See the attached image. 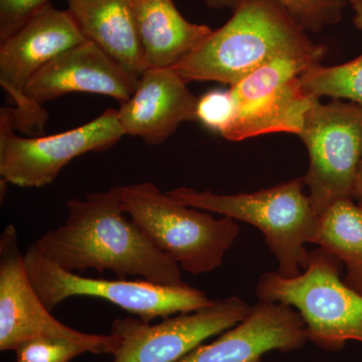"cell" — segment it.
<instances>
[{
	"label": "cell",
	"mask_w": 362,
	"mask_h": 362,
	"mask_svg": "<svg viewBox=\"0 0 362 362\" xmlns=\"http://www.w3.org/2000/svg\"><path fill=\"white\" fill-rule=\"evenodd\" d=\"M324 54L281 57L232 86L235 118L221 136L230 141H242L270 133L301 134L307 114L319 99L305 89L301 76L320 64Z\"/></svg>",
	"instance_id": "52a82bcc"
},
{
	"label": "cell",
	"mask_w": 362,
	"mask_h": 362,
	"mask_svg": "<svg viewBox=\"0 0 362 362\" xmlns=\"http://www.w3.org/2000/svg\"><path fill=\"white\" fill-rule=\"evenodd\" d=\"M42 337L80 343L96 356H114L120 346V340L112 333L82 332L52 316L30 282L18 232L9 225L0 237V350L14 351L23 343Z\"/></svg>",
	"instance_id": "8fae6325"
},
{
	"label": "cell",
	"mask_w": 362,
	"mask_h": 362,
	"mask_svg": "<svg viewBox=\"0 0 362 362\" xmlns=\"http://www.w3.org/2000/svg\"><path fill=\"white\" fill-rule=\"evenodd\" d=\"M214 6L238 0H209ZM284 7L304 28L319 30L324 25L337 23L341 18L344 0H274Z\"/></svg>",
	"instance_id": "ffe728a7"
},
{
	"label": "cell",
	"mask_w": 362,
	"mask_h": 362,
	"mask_svg": "<svg viewBox=\"0 0 362 362\" xmlns=\"http://www.w3.org/2000/svg\"><path fill=\"white\" fill-rule=\"evenodd\" d=\"M342 263L322 249L309 252L303 274L284 278L261 275L259 301L294 307L303 319L308 341L326 351H339L349 341L362 343V294L340 280Z\"/></svg>",
	"instance_id": "5b68a950"
},
{
	"label": "cell",
	"mask_w": 362,
	"mask_h": 362,
	"mask_svg": "<svg viewBox=\"0 0 362 362\" xmlns=\"http://www.w3.org/2000/svg\"><path fill=\"white\" fill-rule=\"evenodd\" d=\"M300 138L309 153L303 180L319 216L333 202L354 199L362 159V107L334 100L317 99L305 120Z\"/></svg>",
	"instance_id": "ba28073f"
},
{
	"label": "cell",
	"mask_w": 362,
	"mask_h": 362,
	"mask_svg": "<svg viewBox=\"0 0 362 362\" xmlns=\"http://www.w3.org/2000/svg\"><path fill=\"white\" fill-rule=\"evenodd\" d=\"M47 0H0V40L16 33Z\"/></svg>",
	"instance_id": "603a6c76"
},
{
	"label": "cell",
	"mask_w": 362,
	"mask_h": 362,
	"mask_svg": "<svg viewBox=\"0 0 362 362\" xmlns=\"http://www.w3.org/2000/svg\"><path fill=\"white\" fill-rule=\"evenodd\" d=\"M235 4L232 18L173 66L185 82L213 81L232 87L273 59L326 52L278 2L238 0Z\"/></svg>",
	"instance_id": "7a4b0ae2"
},
{
	"label": "cell",
	"mask_w": 362,
	"mask_h": 362,
	"mask_svg": "<svg viewBox=\"0 0 362 362\" xmlns=\"http://www.w3.org/2000/svg\"><path fill=\"white\" fill-rule=\"evenodd\" d=\"M354 13V23L362 32V0H349Z\"/></svg>",
	"instance_id": "cb8c5ba5"
},
{
	"label": "cell",
	"mask_w": 362,
	"mask_h": 362,
	"mask_svg": "<svg viewBox=\"0 0 362 362\" xmlns=\"http://www.w3.org/2000/svg\"><path fill=\"white\" fill-rule=\"evenodd\" d=\"M124 211L157 247L192 275L211 273L240 235L235 220L214 218L176 201L154 183L119 187Z\"/></svg>",
	"instance_id": "277c9868"
},
{
	"label": "cell",
	"mask_w": 362,
	"mask_h": 362,
	"mask_svg": "<svg viewBox=\"0 0 362 362\" xmlns=\"http://www.w3.org/2000/svg\"><path fill=\"white\" fill-rule=\"evenodd\" d=\"M235 100L230 90H214L199 98L197 120L223 135L235 118Z\"/></svg>",
	"instance_id": "7402d4cb"
},
{
	"label": "cell",
	"mask_w": 362,
	"mask_h": 362,
	"mask_svg": "<svg viewBox=\"0 0 362 362\" xmlns=\"http://www.w3.org/2000/svg\"><path fill=\"white\" fill-rule=\"evenodd\" d=\"M85 40L71 13L49 4L2 40L0 86L13 101L11 113L16 131L28 136L44 132L47 112L28 99L26 86L47 64Z\"/></svg>",
	"instance_id": "9c48e42d"
},
{
	"label": "cell",
	"mask_w": 362,
	"mask_h": 362,
	"mask_svg": "<svg viewBox=\"0 0 362 362\" xmlns=\"http://www.w3.org/2000/svg\"><path fill=\"white\" fill-rule=\"evenodd\" d=\"M173 69H149L133 96L117 110L125 135L159 145L183 122L197 121L199 97Z\"/></svg>",
	"instance_id": "9a60e30c"
},
{
	"label": "cell",
	"mask_w": 362,
	"mask_h": 362,
	"mask_svg": "<svg viewBox=\"0 0 362 362\" xmlns=\"http://www.w3.org/2000/svg\"><path fill=\"white\" fill-rule=\"evenodd\" d=\"M85 39L101 47L130 73L145 71L132 0H66Z\"/></svg>",
	"instance_id": "e0dca14e"
},
{
	"label": "cell",
	"mask_w": 362,
	"mask_h": 362,
	"mask_svg": "<svg viewBox=\"0 0 362 362\" xmlns=\"http://www.w3.org/2000/svg\"><path fill=\"white\" fill-rule=\"evenodd\" d=\"M139 78L96 44L85 40L37 71L26 86L25 94L33 104L42 107L70 93L102 95L122 105L134 94Z\"/></svg>",
	"instance_id": "4fadbf2b"
},
{
	"label": "cell",
	"mask_w": 362,
	"mask_h": 362,
	"mask_svg": "<svg viewBox=\"0 0 362 362\" xmlns=\"http://www.w3.org/2000/svg\"><path fill=\"white\" fill-rule=\"evenodd\" d=\"M358 206H361V209H362V202H358Z\"/></svg>",
	"instance_id": "484cf974"
},
{
	"label": "cell",
	"mask_w": 362,
	"mask_h": 362,
	"mask_svg": "<svg viewBox=\"0 0 362 362\" xmlns=\"http://www.w3.org/2000/svg\"><path fill=\"white\" fill-rule=\"evenodd\" d=\"M63 225L42 235L37 246L70 272L111 271L119 279L140 276L165 286L187 285L180 267L124 211L119 187L66 202Z\"/></svg>",
	"instance_id": "6da1fadb"
},
{
	"label": "cell",
	"mask_w": 362,
	"mask_h": 362,
	"mask_svg": "<svg viewBox=\"0 0 362 362\" xmlns=\"http://www.w3.org/2000/svg\"><path fill=\"white\" fill-rule=\"evenodd\" d=\"M16 131L11 108H1L0 176L6 183L26 188L47 187L76 157L103 152L125 136L113 108L80 127L59 134L23 137Z\"/></svg>",
	"instance_id": "30bf717a"
},
{
	"label": "cell",
	"mask_w": 362,
	"mask_h": 362,
	"mask_svg": "<svg viewBox=\"0 0 362 362\" xmlns=\"http://www.w3.org/2000/svg\"><path fill=\"white\" fill-rule=\"evenodd\" d=\"M16 362H71L89 350L80 343L62 338H35L16 350Z\"/></svg>",
	"instance_id": "44dd1931"
},
{
	"label": "cell",
	"mask_w": 362,
	"mask_h": 362,
	"mask_svg": "<svg viewBox=\"0 0 362 362\" xmlns=\"http://www.w3.org/2000/svg\"><path fill=\"white\" fill-rule=\"evenodd\" d=\"M354 199L362 202V159L359 164L358 173H357L356 187H354Z\"/></svg>",
	"instance_id": "d4e9b609"
},
{
	"label": "cell",
	"mask_w": 362,
	"mask_h": 362,
	"mask_svg": "<svg viewBox=\"0 0 362 362\" xmlns=\"http://www.w3.org/2000/svg\"><path fill=\"white\" fill-rule=\"evenodd\" d=\"M26 273L49 310L75 296L99 298L138 318L151 322L177 314L199 310L214 300L206 293L185 286L156 284L146 280H106L83 277L66 271L47 256L35 243L25 254Z\"/></svg>",
	"instance_id": "8992f818"
},
{
	"label": "cell",
	"mask_w": 362,
	"mask_h": 362,
	"mask_svg": "<svg viewBox=\"0 0 362 362\" xmlns=\"http://www.w3.org/2000/svg\"><path fill=\"white\" fill-rule=\"evenodd\" d=\"M301 81L314 97L349 100L362 107V54L342 65L312 66L302 74Z\"/></svg>",
	"instance_id": "d6986e66"
},
{
	"label": "cell",
	"mask_w": 362,
	"mask_h": 362,
	"mask_svg": "<svg viewBox=\"0 0 362 362\" xmlns=\"http://www.w3.org/2000/svg\"><path fill=\"white\" fill-rule=\"evenodd\" d=\"M145 71L173 69L213 30L185 20L173 0H132Z\"/></svg>",
	"instance_id": "2e32d148"
},
{
	"label": "cell",
	"mask_w": 362,
	"mask_h": 362,
	"mask_svg": "<svg viewBox=\"0 0 362 362\" xmlns=\"http://www.w3.org/2000/svg\"><path fill=\"white\" fill-rule=\"evenodd\" d=\"M307 342L303 319L292 307L259 301L244 320L176 362H263L269 352L294 351Z\"/></svg>",
	"instance_id": "5bb4252c"
},
{
	"label": "cell",
	"mask_w": 362,
	"mask_h": 362,
	"mask_svg": "<svg viewBox=\"0 0 362 362\" xmlns=\"http://www.w3.org/2000/svg\"><path fill=\"white\" fill-rule=\"evenodd\" d=\"M303 177L252 194H216L178 187L168 194L185 206L204 209L245 221L258 228L267 246L275 255L279 275L294 278L307 268L305 245L315 243L320 216L305 194Z\"/></svg>",
	"instance_id": "3957f363"
},
{
	"label": "cell",
	"mask_w": 362,
	"mask_h": 362,
	"mask_svg": "<svg viewBox=\"0 0 362 362\" xmlns=\"http://www.w3.org/2000/svg\"><path fill=\"white\" fill-rule=\"evenodd\" d=\"M251 310L252 306L233 296L154 325L134 317L116 319L111 333L119 338L120 346L113 362L178 361L204 340L239 324Z\"/></svg>",
	"instance_id": "7c38bea8"
},
{
	"label": "cell",
	"mask_w": 362,
	"mask_h": 362,
	"mask_svg": "<svg viewBox=\"0 0 362 362\" xmlns=\"http://www.w3.org/2000/svg\"><path fill=\"white\" fill-rule=\"evenodd\" d=\"M314 244L344 264L343 281L362 294V209L354 199H339L326 209Z\"/></svg>",
	"instance_id": "ac0fdd59"
}]
</instances>
